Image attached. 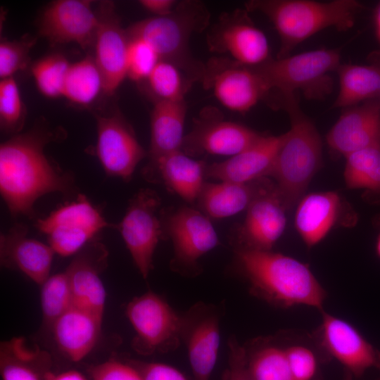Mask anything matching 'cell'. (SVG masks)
Returning <instances> with one entry per match:
<instances>
[{
    "mask_svg": "<svg viewBox=\"0 0 380 380\" xmlns=\"http://www.w3.org/2000/svg\"><path fill=\"white\" fill-rule=\"evenodd\" d=\"M343 380H353V376L350 372L345 369Z\"/></svg>",
    "mask_w": 380,
    "mask_h": 380,
    "instance_id": "48",
    "label": "cell"
},
{
    "mask_svg": "<svg viewBox=\"0 0 380 380\" xmlns=\"http://www.w3.org/2000/svg\"><path fill=\"white\" fill-rule=\"evenodd\" d=\"M125 315L135 332L132 348L140 355L170 352L182 342V315L153 291L130 300Z\"/></svg>",
    "mask_w": 380,
    "mask_h": 380,
    "instance_id": "7",
    "label": "cell"
},
{
    "mask_svg": "<svg viewBox=\"0 0 380 380\" xmlns=\"http://www.w3.org/2000/svg\"><path fill=\"white\" fill-rule=\"evenodd\" d=\"M101 73L94 58L88 56L70 65L63 96L79 105H88L103 92Z\"/></svg>",
    "mask_w": 380,
    "mask_h": 380,
    "instance_id": "34",
    "label": "cell"
},
{
    "mask_svg": "<svg viewBox=\"0 0 380 380\" xmlns=\"http://www.w3.org/2000/svg\"><path fill=\"white\" fill-rule=\"evenodd\" d=\"M286 210L274 185L246 209L245 220L237 230L235 246L272 251L285 230Z\"/></svg>",
    "mask_w": 380,
    "mask_h": 380,
    "instance_id": "22",
    "label": "cell"
},
{
    "mask_svg": "<svg viewBox=\"0 0 380 380\" xmlns=\"http://www.w3.org/2000/svg\"><path fill=\"white\" fill-rule=\"evenodd\" d=\"M100 210L83 194L65 204L47 217L38 219L36 228L44 234L55 253L68 257L75 255L105 227H113Z\"/></svg>",
    "mask_w": 380,
    "mask_h": 380,
    "instance_id": "8",
    "label": "cell"
},
{
    "mask_svg": "<svg viewBox=\"0 0 380 380\" xmlns=\"http://www.w3.org/2000/svg\"><path fill=\"white\" fill-rule=\"evenodd\" d=\"M228 366L222 380H252L248 370L243 346L234 336L228 341Z\"/></svg>",
    "mask_w": 380,
    "mask_h": 380,
    "instance_id": "42",
    "label": "cell"
},
{
    "mask_svg": "<svg viewBox=\"0 0 380 380\" xmlns=\"http://www.w3.org/2000/svg\"><path fill=\"white\" fill-rule=\"evenodd\" d=\"M374 23L375 27L376 36L380 43V2L375 8L374 13Z\"/></svg>",
    "mask_w": 380,
    "mask_h": 380,
    "instance_id": "46",
    "label": "cell"
},
{
    "mask_svg": "<svg viewBox=\"0 0 380 380\" xmlns=\"http://www.w3.org/2000/svg\"><path fill=\"white\" fill-rule=\"evenodd\" d=\"M345 158L346 187L361 189L365 201L380 203V146L355 151Z\"/></svg>",
    "mask_w": 380,
    "mask_h": 380,
    "instance_id": "32",
    "label": "cell"
},
{
    "mask_svg": "<svg viewBox=\"0 0 380 380\" xmlns=\"http://www.w3.org/2000/svg\"><path fill=\"white\" fill-rule=\"evenodd\" d=\"M186 114L184 101H155L151 114L149 161L182 150Z\"/></svg>",
    "mask_w": 380,
    "mask_h": 380,
    "instance_id": "28",
    "label": "cell"
},
{
    "mask_svg": "<svg viewBox=\"0 0 380 380\" xmlns=\"http://www.w3.org/2000/svg\"><path fill=\"white\" fill-rule=\"evenodd\" d=\"M221 312L213 304L198 303L182 315L184 341L194 380H209L215 366L220 342Z\"/></svg>",
    "mask_w": 380,
    "mask_h": 380,
    "instance_id": "15",
    "label": "cell"
},
{
    "mask_svg": "<svg viewBox=\"0 0 380 380\" xmlns=\"http://www.w3.org/2000/svg\"><path fill=\"white\" fill-rule=\"evenodd\" d=\"M103 319L72 306L51 326L53 341L58 350L71 362L85 358L98 343Z\"/></svg>",
    "mask_w": 380,
    "mask_h": 380,
    "instance_id": "26",
    "label": "cell"
},
{
    "mask_svg": "<svg viewBox=\"0 0 380 380\" xmlns=\"http://www.w3.org/2000/svg\"><path fill=\"white\" fill-rule=\"evenodd\" d=\"M70 63L59 53L46 56L36 61L31 72L39 91L46 97L63 96L65 76Z\"/></svg>",
    "mask_w": 380,
    "mask_h": 380,
    "instance_id": "37",
    "label": "cell"
},
{
    "mask_svg": "<svg viewBox=\"0 0 380 380\" xmlns=\"http://www.w3.org/2000/svg\"><path fill=\"white\" fill-rule=\"evenodd\" d=\"M95 38L94 60L103 78V93L113 95L127 75L129 37L117 15L114 4L101 3Z\"/></svg>",
    "mask_w": 380,
    "mask_h": 380,
    "instance_id": "19",
    "label": "cell"
},
{
    "mask_svg": "<svg viewBox=\"0 0 380 380\" xmlns=\"http://www.w3.org/2000/svg\"><path fill=\"white\" fill-rule=\"evenodd\" d=\"M129 39L127 77L136 82L146 80L160 58L155 50L144 40L138 38Z\"/></svg>",
    "mask_w": 380,
    "mask_h": 380,
    "instance_id": "40",
    "label": "cell"
},
{
    "mask_svg": "<svg viewBox=\"0 0 380 380\" xmlns=\"http://www.w3.org/2000/svg\"><path fill=\"white\" fill-rule=\"evenodd\" d=\"M284 139L263 134L249 147L229 159L207 165L205 177L236 183H247L267 177Z\"/></svg>",
    "mask_w": 380,
    "mask_h": 380,
    "instance_id": "24",
    "label": "cell"
},
{
    "mask_svg": "<svg viewBox=\"0 0 380 380\" xmlns=\"http://www.w3.org/2000/svg\"><path fill=\"white\" fill-rule=\"evenodd\" d=\"M160 205L157 193L143 189L134 195L122 220L113 225L121 234L132 260L144 279L153 269V257L164 239L161 220L156 213Z\"/></svg>",
    "mask_w": 380,
    "mask_h": 380,
    "instance_id": "10",
    "label": "cell"
},
{
    "mask_svg": "<svg viewBox=\"0 0 380 380\" xmlns=\"http://www.w3.org/2000/svg\"><path fill=\"white\" fill-rule=\"evenodd\" d=\"M25 110L13 77L0 82V125L4 132L18 134L22 130Z\"/></svg>",
    "mask_w": 380,
    "mask_h": 380,
    "instance_id": "38",
    "label": "cell"
},
{
    "mask_svg": "<svg viewBox=\"0 0 380 380\" xmlns=\"http://www.w3.org/2000/svg\"><path fill=\"white\" fill-rule=\"evenodd\" d=\"M291 127L284 139L270 173L278 196L289 210L303 197L322 164V143L313 122L301 110L296 94L281 95Z\"/></svg>",
    "mask_w": 380,
    "mask_h": 380,
    "instance_id": "3",
    "label": "cell"
},
{
    "mask_svg": "<svg viewBox=\"0 0 380 380\" xmlns=\"http://www.w3.org/2000/svg\"><path fill=\"white\" fill-rule=\"evenodd\" d=\"M164 236L172 240L174 255L170 266L184 276L201 272L198 260L219 244L209 217L201 211L182 207L165 216L162 222Z\"/></svg>",
    "mask_w": 380,
    "mask_h": 380,
    "instance_id": "9",
    "label": "cell"
},
{
    "mask_svg": "<svg viewBox=\"0 0 380 380\" xmlns=\"http://www.w3.org/2000/svg\"><path fill=\"white\" fill-rule=\"evenodd\" d=\"M376 380H380V377L379 379H377Z\"/></svg>",
    "mask_w": 380,
    "mask_h": 380,
    "instance_id": "49",
    "label": "cell"
},
{
    "mask_svg": "<svg viewBox=\"0 0 380 380\" xmlns=\"http://www.w3.org/2000/svg\"><path fill=\"white\" fill-rule=\"evenodd\" d=\"M279 335L294 379L315 380L319 364L328 360L320 350L312 334L301 335L284 331Z\"/></svg>",
    "mask_w": 380,
    "mask_h": 380,
    "instance_id": "33",
    "label": "cell"
},
{
    "mask_svg": "<svg viewBox=\"0 0 380 380\" xmlns=\"http://www.w3.org/2000/svg\"><path fill=\"white\" fill-rule=\"evenodd\" d=\"M375 223L378 228V235L376 240L375 251L376 255L380 258V215L376 218Z\"/></svg>",
    "mask_w": 380,
    "mask_h": 380,
    "instance_id": "47",
    "label": "cell"
},
{
    "mask_svg": "<svg viewBox=\"0 0 380 380\" xmlns=\"http://www.w3.org/2000/svg\"><path fill=\"white\" fill-rule=\"evenodd\" d=\"M37 38L24 36L18 40H3L0 43V77H13V74L23 70L29 64L30 52Z\"/></svg>",
    "mask_w": 380,
    "mask_h": 380,
    "instance_id": "39",
    "label": "cell"
},
{
    "mask_svg": "<svg viewBox=\"0 0 380 380\" xmlns=\"http://www.w3.org/2000/svg\"><path fill=\"white\" fill-rule=\"evenodd\" d=\"M108 252L101 242L92 240L75 255L67 274L72 306L103 319L106 292L100 274L107 264Z\"/></svg>",
    "mask_w": 380,
    "mask_h": 380,
    "instance_id": "20",
    "label": "cell"
},
{
    "mask_svg": "<svg viewBox=\"0 0 380 380\" xmlns=\"http://www.w3.org/2000/svg\"><path fill=\"white\" fill-rule=\"evenodd\" d=\"M274 185L267 177L247 183L205 182L197 199L198 205L208 217L224 218L246 210L257 197Z\"/></svg>",
    "mask_w": 380,
    "mask_h": 380,
    "instance_id": "27",
    "label": "cell"
},
{
    "mask_svg": "<svg viewBox=\"0 0 380 380\" xmlns=\"http://www.w3.org/2000/svg\"><path fill=\"white\" fill-rule=\"evenodd\" d=\"M243 348L252 380H295L279 334L255 338Z\"/></svg>",
    "mask_w": 380,
    "mask_h": 380,
    "instance_id": "30",
    "label": "cell"
},
{
    "mask_svg": "<svg viewBox=\"0 0 380 380\" xmlns=\"http://www.w3.org/2000/svg\"><path fill=\"white\" fill-rule=\"evenodd\" d=\"M129 360L139 369L144 380H189L182 372L171 365L161 362Z\"/></svg>",
    "mask_w": 380,
    "mask_h": 380,
    "instance_id": "43",
    "label": "cell"
},
{
    "mask_svg": "<svg viewBox=\"0 0 380 380\" xmlns=\"http://www.w3.org/2000/svg\"><path fill=\"white\" fill-rule=\"evenodd\" d=\"M45 380H88L87 377L77 370L70 369L59 373L52 371L47 373Z\"/></svg>",
    "mask_w": 380,
    "mask_h": 380,
    "instance_id": "45",
    "label": "cell"
},
{
    "mask_svg": "<svg viewBox=\"0 0 380 380\" xmlns=\"http://www.w3.org/2000/svg\"><path fill=\"white\" fill-rule=\"evenodd\" d=\"M336 71L339 91L332 108L345 109L380 96V66L341 64Z\"/></svg>",
    "mask_w": 380,
    "mask_h": 380,
    "instance_id": "31",
    "label": "cell"
},
{
    "mask_svg": "<svg viewBox=\"0 0 380 380\" xmlns=\"http://www.w3.org/2000/svg\"><path fill=\"white\" fill-rule=\"evenodd\" d=\"M96 118V156L108 176L129 182L146 152L134 132L118 113L99 115Z\"/></svg>",
    "mask_w": 380,
    "mask_h": 380,
    "instance_id": "16",
    "label": "cell"
},
{
    "mask_svg": "<svg viewBox=\"0 0 380 380\" xmlns=\"http://www.w3.org/2000/svg\"><path fill=\"white\" fill-rule=\"evenodd\" d=\"M234 251L253 296L279 308L304 305L322 310L327 291L308 265L272 251L235 246Z\"/></svg>",
    "mask_w": 380,
    "mask_h": 380,
    "instance_id": "2",
    "label": "cell"
},
{
    "mask_svg": "<svg viewBox=\"0 0 380 380\" xmlns=\"http://www.w3.org/2000/svg\"><path fill=\"white\" fill-rule=\"evenodd\" d=\"M245 9L260 12L272 23L280 39L279 58L327 28H352L362 6L355 0H251L245 4Z\"/></svg>",
    "mask_w": 380,
    "mask_h": 380,
    "instance_id": "4",
    "label": "cell"
},
{
    "mask_svg": "<svg viewBox=\"0 0 380 380\" xmlns=\"http://www.w3.org/2000/svg\"><path fill=\"white\" fill-rule=\"evenodd\" d=\"M248 13L244 8L223 13L208 32L207 44L210 51L227 53L239 64L258 67L272 58L270 46Z\"/></svg>",
    "mask_w": 380,
    "mask_h": 380,
    "instance_id": "13",
    "label": "cell"
},
{
    "mask_svg": "<svg viewBox=\"0 0 380 380\" xmlns=\"http://www.w3.org/2000/svg\"><path fill=\"white\" fill-rule=\"evenodd\" d=\"M28 229L16 223L0 237L1 264L16 270L42 285L50 276L53 255L48 244L27 236Z\"/></svg>",
    "mask_w": 380,
    "mask_h": 380,
    "instance_id": "23",
    "label": "cell"
},
{
    "mask_svg": "<svg viewBox=\"0 0 380 380\" xmlns=\"http://www.w3.org/2000/svg\"><path fill=\"white\" fill-rule=\"evenodd\" d=\"M139 4L154 16H165L170 14L179 1L175 0H140Z\"/></svg>",
    "mask_w": 380,
    "mask_h": 380,
    "instance_id": "44",
    "label": "cell"
},
{
    "mask_svg": "<svg viewBox=\"0 0 380 380\" xmlns=\"http://www.w3.org/2000/svg\"><path fill=\"white\" fill-rule=\"evenodd\" d=\"M58 138L49 127L37 125L1 144L0 191L13 217H33L34 203L46 194L75 193L72 174L44 153L45 146Z\"/></svg>",
    "mask_w": 380,
    "mask_h": 380,
    "instance_id": "1",
    "label": "cell"
},
{
    "mask_svg": "<svg viewBox=\"0 0 380 380\" xmlns=\"http://www.w3.org/2000/svg\"><path fill=\"white\" fill-rule=\"evenodd\" d=\"M91 380H144L129 360L110 359L87 368Z\"/></svg>",
    "mask_w": 380,
    "mask_h": 380,
    "instance_id": "41",
    "label": "cell"
},
{
    "mask_svg": "<svg viewBox=\"0 0 380 380\" xmlns=\"http://www.w3.org/2000/svg\"><path fill=\"white\" fill-rule=\"evenodd\" d=\"M155 101H182L193 83L175 64L160 60L146 80Z\"/></svg>",
    "mask_w": 380,
    "mask_h": 380,
    "instance_id": "35",
    "label": "cell"
},
{
    "mask_svg": "<svg viewBox=\"0 0 380 380\" xmlns=\"http://www.w3.org/2000/svg\"><path fill=\"white\" fill-rule=\"evenodd\" d=\"M43 325L50 330L53 324L72 306V294L66 272L50 276L41 285Z\"/></svg>",
    "mask_w": 380,
    "mask_h": 380,
    "instance_id": "36",
    "label": "cell"
},
{
    "mask_svg": "<svg viewBox=\"0 0 380 380\" xmlns=\"http://www.w3.org/2000/svg\"><path fill=\"white\" fill-rule=\"evenodd\" d=\"M329 150L347 156L380 146V101L372 100L343 109L326 136Z\"/></svg>",
    "mask_w": 380,
    "mask_h": 380,
    "instance_id": "21",
    "label": "cell"
},
{
    "mask_svg": "<svg viewBox=\"0 0 380 380\" xmlns=\"http://www.w3.org/2000/svg\"><path fill=\"white\" fill-rule=\"evenodd\" d=\"M206 165L179 150L149 161L141 172L148 182L161 183L186 201L193 203L197 201L205 183Z\"/></svg>",
    "mask_w": 380,
    "mask_h": 380,
    "instance_id": "25",
    "label": "cell"
},
{
    "mask_svg": "<svg viewBox=\"0 0 380 380\" xmlns=\"http://www.w3.org/2000/svg\"><path fill=\"white\" fill-rule=\"evenodd\" d=\"M99 22L91 1L58 0L43 11L39 34L52 46L73 42L86 49L95 42Z\"/></svg>",
    "mask_w": 380,
    "mask_h": 380,
    "instance_id": "18",
    "label": "cell"
},
{
    "mask_svg": "<svg viewBox=\"0 0 380 380\" xmlns=\"http://www.w3.org/2000/svg\"><path fill=\"white\" fill-rule=\"evenodd\" d=\"M341 65V49L321 48L283 58H272L253 67L262 76L270 93L281 95L300 91L308 99H324L332 91L330 75Z\"/></svg>",
    "mask_w": 380,
    "mask_h": 380,
    "instance_id": "6",
    "label": "cell"
},
{
    "mask_svg": "<svg viewBox=\"0 0 380 380\" xmlns=\"http://www.w3.org/2000/svg\"><path fill=\"white\" fill-rule=\"evenodd\" d=\"M51 360L46 352L30 347L25 338L13 337L0 346L2 380H45Z\"/></svg>",
    "mask_w": 380,
    "mask_h": 380,
    "instance_id": "29",
    "label": "cell"
},
{
    "mask_svg": "<svg viewBox=\"0 0 380 380\" xmlns=\"http://www.w3.org/2000/svg\"><path fill=\"white\" fill-rule=\"evenodd\" d=\"M321 313V324L311 334L328 360L336 359L356 378L368 369H380V350L350 323L324 310Z\"/></svg>",
    "mask_w": 380,
    "mask_h": 380,
    "instance_id": "12",
    "label": "cell"
},
{
    "mask_svg": "<svg viewBox=\"0 0 380 380\" xmlns=\"http://www.w3.org/2000/svg\"><path fill=\"white\" fill-rule=\"evenodd\" d=\"M263 134L227 120L216 108L201 110L192 129L184 136L182 151L188 156L202 154L233 156L251 146Z\"/></svg>",
    "mask_w": 380,
    "mask_h": 380,
    "instance_id": "14",
    "label": "cell"
},
{
    "mask_svg": "<svg viewBox=\"0 0 380 380\" xmlns=\"http://www.w3.org/2000/svg\"><path fill=\"white\" fill-rule=\"evenodd\" d=\"M209 17L202 3L184 1L179 2L170 14L139 20L126 30L129 38L146 42L155 50L160 60L175 64L194 82L202 81L205 65L192 57L189 39L193 33L207 27Z\"/></svg>",
    "mask_w": 380,
    "mask_h": 380,
    "instance_id": "5",
    "label": "cell"
},
{
    "mask_svg": "<svg viewBox=\"0 0 380 380\" xmlns=\"http://www.w3.org/2000/svg\"><path fill=\"white\" fill-rule=\"evenodd\" d=\"M202 82L205 89L213 90L223 106L239 113L249 111L270 93L265 80L253 67L231 58L210 60Z\"/></svg>",
    "mask_w": 380,
    "mask_h": 380,
    "instance_id": "11",
    "label": "cell"
},
{
    "mask_svg": "<svg viewBox=\"0 0 380 380\" xmlns=\"http://www.w3.org/2000/svg\"><path fill=\"white\" fill-rule=\"evenodd\" d=\"M357 215L336 191L314 192L298 202L294 224L303 241L311 248L320 243L338 226L353 227Z\"/></svg>",
    "mask_w": 380,
    "mask_h": 380,
    "instance_id": "17",
    "label": "cell"
}]
</instances>
